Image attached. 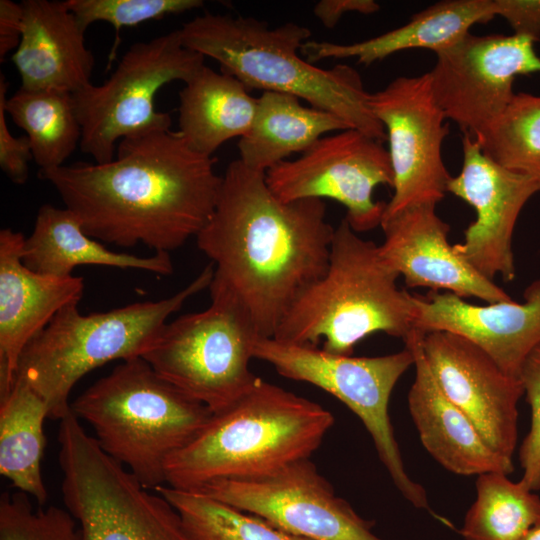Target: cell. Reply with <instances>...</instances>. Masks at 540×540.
<instances>
[{"mask_svg":"<svg viewBox=\"0 0 540 540\" xmlns=\"http://www.w3.org/2000/svg\"><path fill=\"white\" fill-rule=\"evenodd\" d=\"M534 41L519 35L468 33L436 54L429 72L434 97L447 119L479 140L501 117L519 75L540 72Z\"/></svg>","mask_w":540,"mask_h":540,"instance_id":"obj_15","label":"cell"},{"mask_svg":"<svg viewBox=\"0 0 540 540\" xmlns=\"http://www.w3.org/2000/svg\"><path fill=\"white\" fill-rule=\"evenodd\" d=\"M379 246L364 240L343 218L335 228L326 272L292 303L273 338L351 355L356 344L384 332L403 340L414 330L413 295Z\"/></svg>","mask_w":540,"mask_h":540,"instance_id":"obj_5","label":"cell"},{"mask_svg":"<svg viewBox=\"0 0 540 540\" xmlns=\"http://www.w3.org/2000/svg\"><path fill=\"white\" fill-rule=\"evenodd\" d=\"M58 441L63 500L79 540H191L170 502L104 452L72 411Z\"/></svg>","mask_w":540,"mask_h":540,"instance_id":"obj_9","label":"cell"},{"mask_svg":"<svg viewBox=\"0 0 540 540\" xmlns=\"http://www.w3.org/2000/svg\"><path fill=\"white\" fill-rule=\"evenodd\" d=\"M494 16L492 0H444L384 34L349 44L310 40L302 45L300 53L310 63L356 58L364 65L406 49L425 48L437 53L460 41L474 24L486 23Z\"/></svg>","mask_w":540,"mask_h":540,"instance_id":"obj_23","label":"cell"},{"mask_svg":"<svg viewBox=\"0 0 540 540\" xmlns=\"http://www.w3.org/2000/svg\"><path fill=\"white\" fill-rule=\"evenodd\" d=\"M155 491L177 510L191 540H308L200 493L164 485Z\"/></svg>","mask_w":540,"mask_h":540,"instance_id":"obj_30","label":"cell"},{"mask_svg":"<svg viewBox=\"0 0 540 540\" xmlns=\"http://www.w3.org/2000/svg\"><path fill=\"white\" fill-rule=\"evenodd\" d=\"M214 272L209 263L185 288L158 301L89 315L80 313L79 302L66 305L25 347L15 379L45 401L48 418L61 420L71 411L69 395L84 375L113 360L142 357L168 317L209 288Z\"/></svg>","mask_w":540,"mask_h":540,"instance_id":"obj_7","label":"cell"},{"mask_svg":"<svg viewBox=\"0 0 540 540\" xmlns=\"http://www.w3.org/2000/svg\"><path fill=\"white\" fill-rule=\"evenodd\" d=\"M204 59L183 45L179 29L132 44L105 82L73 93L81 151L107 163L122 139L170 129L171 117L156 111L155 96L170 82L188 81Z\"/></svg>","mask_w":540,"mask_h":540,"instance_id":"obj_11","label":"cell"},{"mask_svg":"<svg viewBox=\"0 0 540 540\" xmlns=\"http://www.w3.org/2000/svg\"><path fill=\"white\" fill-rule=\"evenodd\" d=\"M0 399V473L42 506L48 497L41 474L47 404L19 379Z\"/></svg>","mask_w":540,"mask_h":540,"instance_id":"obj_27","label":"cell"},{"mask_svg":"<svg viewBox=\"0 0 540 540\" xmlns=\"http://www.w3.org/2000/svg\"><path fill=\"white\" fill-rule=\"evenodd\" d=\"M22 261L31 270L55 277L71 276L79 265L138 269L160 275L173 272L169 253L149 257L118 253L88 236L67 208L44 204L37 212L31 235L25 238Z\"/></svg>","mask_w":540,"mask_h":540,"instance_id":"obj_24","label":"cell"},{"mask_svg":"<svg viewBox=\"0 0 540 540\" xmlns=\"http://www.w3.org/2000/svg\"><path fill=\"white\" fill-rule=\"evenodd\" d=\"M460 173L450 178L447 192L470 204L476 219L464 231V241L454 245L477 272L493 281L516 276L513 233L525 204L540 185L533 177L508 169L488 156L469 134L462 136Z\"/></svg>","mask_w":540,"mask_h":540,"instance_id":"obj_16","label":"cell"},{"mask_svg":"<svg viewBox=\"0 0 540 540\" xmlns=\"http://www.w3.org/2000/svg\"><path fill=\"white\" fill-rule=\"evenodd\" d=\"M424 332L414 329L403 340L413 354L415 379L408 407L420 441L446 470L458 475L514 471L513 460L495 452L468 416L437 385L422 348Z\"/></svg>","mask_w":540,"mask_h":540,"instance_id":"obj_21","label":"cell"},{"mask_svg":"<svg viewBox=\"0 0 540 540\" xmlns=\"http://www.w3.org/2000/svg\"><path fill=\"white\" fill-rule=\"evenodd\" d=\"M523 299L481 306L450 292L413 295L414 328L461 335L482 348L505 373L519 378L526 358L540 345V278L525 288Z\"/></svg>","mask_w":540,"mask_h":540,"instance_id":"obj_18","label":"cell"},{"mask_svg":"<svg viewBox=\"0 0 540 540\" xmlns=\"http://www.w3.org/2000/svg\"><path fill=\"white\" fill-rule=\"evenodd\" d=\"M8 82L0 75V167L15 184H24L29 176V162L33 160L27 136L15 137L10 133L6 120L5 104Z\"/></svg>","mask_w":540,"mask_h":540,"instance_id":"obj_35","label":"cell"},{"mask_svg":"<svg viewBox=\"0 0 540 540\" xmlns=\"http://www.w3.org/2000/svg\"><path fill=\"white\" fill-rule=\"evenodd\" d=\"M333 424L320 404L258 377L170 457L166 483L192 491L213 480L272 473L310 458Z\"/></svg>","mask_w":540,"mask_h":540,"instance_id":"obj_4","label":"cell"},{"mask_svg":"<svg viewBox=\"0 0 540 540\" xmlns=\"http://www.w3.org/2000/svg\"><path fill=\"white\" fill-rule=\"evenodd\" d=\"M349 128L330 112L303 106L294 95L262 92L252 126L239 139V160L266 173L290 155L302 154L325 134Z\"/></svg>","mask_w":540,"mask_h":540,"instance_id":"obj_26","label":"cell"},{"mask_svg":"<svg viewBox=\"0 0 540 540\" xmlns=\"http://www.w3.org/2000/svg\"><path fill=\"white\" fill-rule=\"evenodd\" d=\"M25 237L0 231V398L10 391L20 356L66 305L79 302L84 280L37 273L22 261Z\"/></svg>","mask_w":540,"mask_h":540,"instance_id":"obj_20","label":"cell"},{"mask_svg":"<svg viewBox=\"0 0 540 540\" xmlns=\"http://www.w3.org/2000/svg\"><path fill=\"white\" fill-rule=\"evenodd\" d=\"M507 476L478 475L476 498L460 530L464 540H521L540 525V497Z\"/></svg>","mask_w":540,"mask_h":540,"instance_id":"obj_29","label":"cell"},{"mask_svg":"<svg viewBox=\"0 0 540 540\" xmlns=\"http://www.w3.org/2000/svg\"><path fill=\"white\" fill-rule=\"evenodd\" d=\"M369 104L385 128L394 174V192L382 222L410 207L436 206L451 178L442 158L449 126L434 97L429 73L397 77L371 93Z\"/></svg>","mask_w":540,"mask_h":540,"instance_id":"obj_14","label":"cell"},{"mask_svg":"<svg viewBox=\"0 0 540 540\" xmlns=\"http://www.w3.org/2000/svg\"><path fill=\"white\" fill-rule=\"evenodd\" d=\"M5 110L26 132L39 170L65 165L80 145L82 129L72 93L20 87L7 98Z\"/></svg>","mask_w":540,"mask_h":540,"instance_id":"obj_28","label":"cell"},{"mask_svg":"<svg viewBox=\"0 0 540 540\" xmlns=\"http://www.w3.org/2000/svg\"><path fill=\"white\" fill-rule=\"evenodd\" d=\"M29 495L5 492L0 499V540H79L78 525L65 509H34Z\"/></svg>","mask_w":540,"mask_h":540,"instance_id":"obj_32","label":"cell"},{"mask_svg":"<svg viewBox=\"0 0 540 540\" xmlns=\"http://www.w3.org/2000/svg\"><path fill=\"white\" fill-rule=\"evenodd\" d=\"M183 45L204 58L215 60L220 72L249 90L281 92L330 112L381 142L384 126L375 117L360 74L351 66L319 68L301 57L311 31L287 22L271 27L267 22L230 14L205 13L179 29Z\"/></svg>","mask_w":540,"mask_h":540,"instance_id":"obj_3","label":"cell"},{"mask_svg":"<svg viewBox=\"0 0 540 540\" xmlns=\"http://www.w3.org/2000/svg\"><path fill=\"white\" fill-rule=\"evenodd\" d=\"M23 30L11 59L27 90L75 93L89 85L95 57L65 1L24 0Z\"/></svg>","mask_w":540,"mask_h":540,"instance_id":"obj_22","label":"cell"},{"mask_svg":"<svg viewBox=\"0 0 540 540\" xmlns=\"http://www.w3.org/2000/svg\"><path fill=\"white\" fill-rule=\"evenodd\" d=\"M334 231L323 200L283 202L265 172L237 159L196 241L259 335L273 337L295 299L326 272Z\"/></svg>","mask_w":540,"mask_h":540,"instance_id":"obj_2","label":"cell"},{"mask_svg":"<svg viewBox=\"0 0 540 540\" xmlns=\"http://www.w3.org/2000/svg\"><path fill=\"white\" fill-rule=\"evenodd\" d=\"M435 207H410L381 223L385 239L379 250L385 262L411 288L446 290L489 304L513 300L456 252L448 240L450 226L436 214Z\"/></svg>","mask_w":540,"mask_h":540,"instance_id":"obj_19","label":"cell"},{"mask_svg":"<svg viewBox=\"0 0 540 540\" xmlns=\"http://www.w3.org/2000/svg\"><path fill=\"white\" fill-rule=\"evenodd\" d=\"M422 348L443 394L473 422L488 445L511 459L517 446L520 378L505 373L482 348L448 331L424 333Z\"/></svg>","mask_w":540,"mask_h":540,"instance_id":"obj_17","label":"cell"},{"mask_svg":"<svg viewBox=\"0 0 540 540\" xmlns=\"http://www.w3.org/2000/svg\"><path fill=\"white\" fill-rule=\"evenodd\" d=\"M495 16L503 17L515 35L540 40V0H492Z\"/></svg>","mask_w":540,"mask_h":540,"instance_id":"obj_36","label":"cell"},{"mask_svg":"<svg viewBox=\"0 0 540 540\" xmlns=\"http://www.w3.org/2000/svg\"><path fill=\"white\" fill-rule=\"evenodd\" d=\"M23 30L22 4L0 0V59L19 46Z\"/></svg>","mask_w":540,"mask_h":540,"instance_id":"obj_38","label":"cell"},{"mask_svg":"<svg viewBox=\"0 0 540 540\" xmlns=\"http://www.w3.org/2000/svg\"><path fill=\"white\" fill-rule=\"evenodd\" d=\"M209 290V307L166 322L142 358L183 393L217 412L258 379L249 362L260 335L224 283L213 277Z\"/></svg>","mask_w":540,"mask_h":540,"instance_id":"obj_8","label":"cell"},{"mask_svg":"<svg viewBox=\"0 0 540 540\" xmlns=\"http://www.w3.org/2000/svg\"><path fill=\"white\" fill-rule=\"evenodd\" d=\"M236 78L205 64L179 92L178 132L196 152L212 156L251 128L257 98Z\"/></svg>","mask_w":540,"mask_h":540,"instance_id":"obj_25","label":"cell"},{"mask_svg":"<svg viewBox=\"0 0 540 540\" xmlns=\"http://www.w3.org/2000/svg\"><path fill=\"white\" fill-rule=\"evenodd\" d=\"M102 450L146 489L166 483L168 460L205 426L212 411L161 377L142 357L122 361L71 404Z\"/></svg>","mask_w":540,"mask_h":540,"instance_id":"obj_6","label":"cell"},{"mask_svg":"<svg viewBox=\"0 0 540 540\" xmlns=\"http://www.w3.org/2000/svg\"><path fill=\"white\" fill-rule=\"evenodd\" d=\"M521 540H540V525L529 530Z\"/></svg>","mask_w":540,"mask_h":540,"instance_id":"obj_39","label":"cell"},{"mask_svg":"<svg viewBox=\"0 0 540 540\" xmlns=\"http://www.w3.org/2000/svg\"><path fill=\"white\" fill-rule=\"evenodd\" d=\"M266 182L283 202L333 199L346 208L345 219L356 232L381 225L385 202L374 201L379 185L393 187L389 152L382 142L353 128L320 138L294 160L266 172Z\"/></svg>","mask_w":540,"mask_h":540,"instance_id":"obj_12","label":"cell"},{"mask_svg":"<svg viewBox=\"0 0 540 540\" xmlns=\"http://www.w3.org/2000/svg\"><path fill=\"white\" fill-rule=\"evenodd\" d=\"M69 9L86 29L95 22L123 26L159 20L203 6L201 0H66Z\"/></svg>","mask_w":540,"mask_h":540,"instance_id":"obj_33","label":"cell"},{"mask_svg":"<svg viewBox=\"0 0 540 540\" xmlns=\"http://www.w3.org/2000/svg\"><path fill=\"white\" fill-rule=\"evenodd\" d=\"M519 378L531 408V427L519 450L523 469L520 481L537 491L540 489V345L526 358Z\"/></svg>","mask_w":540,"mask_h":540,"instance_id":"obj_34","label":"cell"},{"mask_svg":"<svg viewBox=\"0 0 540 540\" xmlns=\"http://www.w3.org/2000/svg\"><path fill=\"white\" fill-rule=\"evenodd\" d=\"M215 164L168 129L122 139L110 162L65 164L39 177L91 238L169 253L212 216L222 184Z\"/></svg>","mask_w":540,"mask_h":540,"instance_id":"obj_1","label":"cell"},{"mask_svg":"<svg viewBox=\"0 0 540 540\" xmlns=\"http://www.w3.org/2000/svg\"><path fill=\"white\" fill-rule=\"evenodd\" d=\"M192 492L308 540H383L372 532L374 522L337 496L310 458L261 476L213 480Z\"/></svg>","mask_w":540,"mask_h":540,"instance_id":"obj_13","label":"cell"},{"mask_svg":"<svg viewBox=\"0 0 540 540\" xmlns=\"http://www.w3.org/2000/svg\"><path fill=\"white\" fill-rule=\"evenodd\" d=\"M253 357L270 364L281 376L310 383L343 402L364 424L380 461L403 497L416 508L430 509L424 487L405 470L388 412L396 383L414 365L407 347L384 356L353 357L260 336Z\"/></svg>","mask_w":540,"mask_h":540,"instance_id":"obj_10","label":"cell"},{"mask_svg":"<svg viewBox=\"0 0 540 540\" xmlns=\"http://www.w3.org/2000/svg\"><path fill=\"white\" fill-rule=\"evenodd\" d=\"M380 5L373 0H321L313 8V14L326 28H333L347 13L373 14Z\"/></svg>","mask_w":540,"mask_h":540,"instance_id":"obj_37","label":"cell"},{"mask_svg":"<svg viewBox=\"0 0 540 540\" xmlns=\"http://www.w3.org/2000/svg\"><path fill=\"white\" fill-rule=\"evenodd\" d=\"M477 141L500 165L527 174L540 185V96L515 93L505 112Z\"/></svg>","mask_w":540,"mask_h":540,"instance_id":"obj_31","label":"cell"}]
</instances>
